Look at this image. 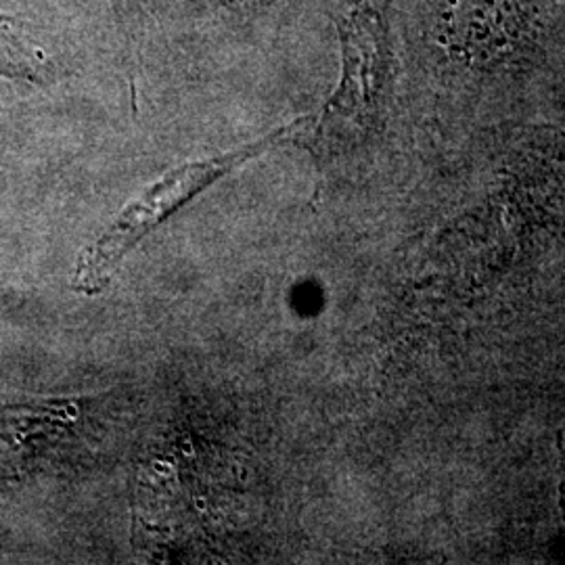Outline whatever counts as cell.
Masks as SVG:
<instances>
[{"label":"cell","instance_id":"obj_3","mask_svg":"<svg viewBox=\"0 0 565 565\" xmlns=\"http://www.w3.org/2000/svg\"><path fill=\"white\" fill-rule=\"evenodd\" d=\"M303 124L306 118H300L270 132L263 141L252 142L237 151L224 153L221 158L184 163L166 172L160 181L145 189L135 202L128 203L114 224L90 245L88 252L82 254L74 279L76 289L88 294L103 289L111 279L121 258L141 242L147 233H151L162 223L163 218L174 214L182 203L193 200L207 184L218 181L233 168L263 156L266 149L275 145L300 139Z\"/></svg>","mask_w":565,"mask_h":565},{"label":"cell","instance_id":"obj_2","mask_svg":"<svg viewBox=\"0 0 565 565\" xmlns=\"http://www.w3.org/2000/svg\"><path fill=\"white\" fill-rule=\"evenodd\" d=\"M340 81L323 111L306 118L302 137L345 141L371 126L394 78V42L382 0H350L338 18Z\"/></svg>","mask_w":565,"mask_h":565},{"label":"cell","instance_id":"obj_1","mask_svg":"<svg viewBox=\"0 0 565 565\" xmlns=\"http://www.w3.org/2000/svg\"><path fill=\"white\" fill-rule=\"evenodd\" d=\"M551 18L548 0H429L425 44L446 70L494 78L546 55Z\"/></svg>","mask_w":565,"mask_h":565}]
</instances>
